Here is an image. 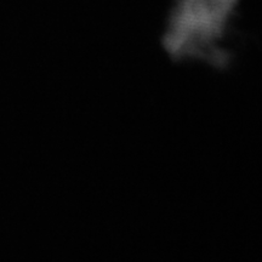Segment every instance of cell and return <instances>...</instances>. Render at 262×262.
Wrapping results in <instances>:
<instances>
[{
	"mask_svg": "<svg viewBox=\"0 0 262 262\" xmlns=\"http://www.w3.org/2000/svg\"><path fill=\"white\" fill-rule=\"evenodd\" d=\"M241 0H175L162 38L178 61L224 64L227 38Z\"/></svg>",
	"mask_w": 262,
	"mask_h": 262,
	"instance_id": "1",
	"label": "cell"
}]
</instances>
